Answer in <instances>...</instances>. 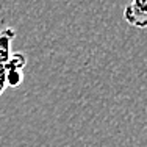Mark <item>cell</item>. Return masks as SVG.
I'll list each match as a JSON object with an SVG mask.
<instances>
[{"instance_id": "cell-1", "label": "cell", "mask_w": 147, "mask_h": 147, "mask_svg": "<svg viewBox=\"0 0 147 147\" xmlns=\"http://www.w3.org/2000/svg\"><path fill=\"white\" fill-rule=\"evenodd\" d=\"M16 36V31L11 27H6L0 31V96L8 88V72L13 67L11 42Z\"/></svg>"}, {"instance_id": "cell-2", "label": "cell", "mask_w": 147, "mask_h": 147, "mask_svg": "<svg viewBox=\"0 0 147 147\" xmlns=\"http://www.w3.org/2000/svg\"><path fill=\"white\" fill-rule=\"evenodd\" d=\"M124 19L136 28L147 27V0H131L124 9Z\"/></svg>"}, {"instance_id": "cell-3", "label": "cell", "mask_w": 147, "mask_h": 147, "mask_svg": "<svg viewBox=\"0 0 147 147\" xmlns=\"http://www.w3.org/2000/svg\"><path fill=\"white\" fill-rule=\"evenodd\" d=\"M27 64V58L24 53L20 52H14L13 53V67L11 71L8 72V88H17V86L22 83L24 80V74H22V69L25 67Z\"/></svg>"}]
</instances>
